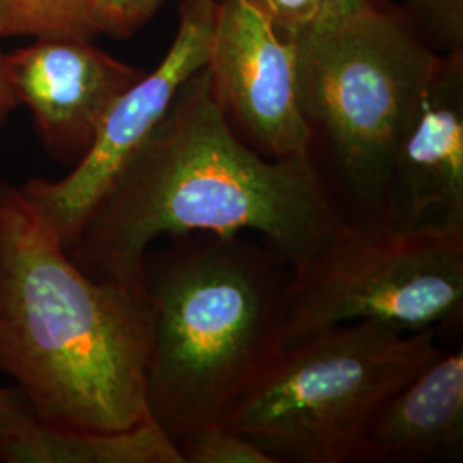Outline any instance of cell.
<instances>
[{
  "mask_svg": "<svg viewBox=\"0 0 463 463\" xmlns=\"http://www.w3.org/2000/svg\"><path fill=\"white\" fill-rule=\"evenodd\" d=\"M400 14L438 55L463 50V0H400Z\"/></svg>",
  "mask_w": 463,
  "mask_h": 463,
  "instance_id": "obj_14",
  "label": "cell"
},
{
  "mask_svg": "<svg viewBox=\"0 0 463 463\" xmlns=\"http://www.w3.org/2000/svg\"><path fill=\"white\" fill-rule=\"evenodd\" d=\"M5 67L17 103L33 116L43 148L71 166L91 148L118 97L145 74L84 38L33 40L7 53Z\"/></svg>",
  "mask_w": 463,
  "mask_h": 463,
  "instance_id": "obj_10",
  "label": "cell"
},
{
  "mask_svg": "<svg viewBox=\"0 0 463 463\" xmlns=\"http://www.w3.org/2000/svg\"><path fill=\"white\" fill-rule=\"evenodd\" d=\"M34 417L16 388L0 386V445L26 430Z\"/></svg>",
  "mask_w": 463,
  "mask_h": 463,
  "instance_id": "obj_18",
  "label": "cell"
},
{
  "mask_svg": "<svg viewBox=\"0 0 463 463\" xmlns=\"http://www.w3.org/2000/svg\"><path fill=\"white\" fill-rule=\"evenodd\" d=\"M340 222L311 156L273 160L250 148L218 107L203 67L66 250L95 280H141L143 260L162 237L249 232L298 268Z\"/></svg>",
  "mask_w": 463,
  "mask_h": 463,
  "instance_id": "obj_1",
  "label": "cell"
},
{
  "mask_svg": "<svg viewBox=\"0 0 463 463\" xmlns=\"http://www.w3.org/2000/svg\"><path fill=\"white\" fill-rule=\"evenodd\" d=\"M204 67L218 107L250 148L273 160L309 156L294 38L246 0H218Z\"/></svg>",
  "mask_w": 463,
  "mask_h": 463,
  "instance_id": "obj_8",
  "label": "cell"
},
{
  "mask_svg": "<svg viewBox=\"0 0 463 463\" xmlns=\"http://www.w3.org/2000/svg\"><path fill=\"white\" fill-rule=\"evenodd\" d=\"M325 4V16L345 13L352 9H363V7H386L395 5V0H323Z\"/></svg>",
  "mask_w": 463,
  "mask_h": 463,
  "instance_id": "obj_20",
  "label": "cell"
},
{
  "mask_svg": "<svg viewBox=\"0 0 463 463\" xmlns=\"http://www.w3.org/2000/svg\"><path fill=\"white\" fill-rule=\"evenodd\" d=\"M165 0H93L99 34L128 38L143 28Z\"/></svg>",
  "mask_w": 463,
  "mask_h": 463,
  "instance_id": "obj_16",
  "label": "cell"
},
{
  "mask_svg": "<svg viewBox=\"0 0 463 463\" xmlns=\"http://www.w3.org/2000/svg\"><path fill=\"white\" fill-rule=\"evenodd\" d=\"M384 223L463 232V50L439 55L400 134Z\"/></svg>",
  "mask_w": 463,
  "mask_h": 463,
  "instance_id": "obj_9",
  "label": "cell"
},
{
  "mask_svg": "<svg viewBox=\"0 0 463 463\" xmlns=\"http://www.w3.org/2000/svg\"><path fill=\"white\" fill-rule=\"evenodd\" d=\"M250 7L268 17L281 33L298 38L325 17L323 0H246Z\"/></svg>",
  "mask_w": 463,
  "mask_h": 463,
  "instance_id": "obj_17",
  "label": "cell"
},
{
  "mask_svg": "<svg viewBox=\"0 0 463 463\" xmlns=\"http://www.w3.org/2000/svg\"><path fill=\"white\" fill-rule=\"evenodd\" d=\"M216 2L183 0L177 33L162 62L118 97L91 148L64 179H30L19 185L64 248L74 241L118 172L165 116L183 84L206 64Z\"/></svg>",
  "mask_w": 463,
  "mask_h": 463,
  "instance_id": "obj_7",
  "label": "cell"
},
{
  "mask_svg": "<svg viewBox=\"0 0 463 463\" xmlns=\"http://www.w3.org/2000/svg\"><path fill=\"white\" fill-rule=\"evenodd\" d=\"M174 445L183 463H277L248 436L222 424L187 432Z\"/></svg>",
  "mask_w": 463,
  "mask_h": 463,
  "instance_id": "obj_15",
  "label": "cell"
},
{
  "mask_svg": "<svg viewBox=\"0 0 463 463\" xmlns=\"http://www.w3.org/2000/svg\"><path fill=\"white\" fill-rule=\"evenodd\" d=\"M463 457V352L441 350L388 398L365 438L364 463L458 462Z\"/></svg>",
  "mask_w": 463,
  "mask_h": 463,
  "instance_id": "obj_11",
  "label": "cell"
},
{
  "mask_svg": "<svg viewBox=\"0 0 463 463\" xmlns=\"http://www.w3.org/2000/svg\"><path fill=\"white\" fill-rule=\"evenodd\" d=\"M463 317V232H403L342 220L294 268L285 347L335 325L457 330Z\"/></svg>",
  "mask_w": 463,
  "mask_h": 463,
  "instance_id": "obj_6",
  "label": "cell"
},
{
  "mask_svg": "<svg viewBox=\"0 0 463 463\" xmlns=\"http://www.w3.org/2000/svg\"><path fill=\"white\" fill-rule=\"evenodd\" d=\"M19 107L16 97L13 93V88L9 83L7 67H5V53L0 49V129L4 128L5 120L11 116V112Z\"/></svg>",
  "mask_w": 463,
  "mask_h": 463,
  "instance_id": "obj_19",
  "label": "cell"
},
{
  "mask_svg": "<svg viewBox=\"0 0 463 463\" xmlns=\"http://www.w3.org/2000/svg\"><path fill=\"white\" fill-rule=\"evenodd\" d=\"M436 331L352 321L281 348L237 398L225 428L277 463H364L383 403L441 354Z\"/></svg>",
  "mask_w": 463,
  "mask_h": 463,
  "instance_id": "obj_5",
  "label": "cell"
},
{
  "mask_svg": "<svg viewBox=\"0 0 463 463\" xmlns=\"http://www.w3.org/2000/svg\"><path fill=\"white\" fill-rule=\"evenodd\" d=\"M294 40L316 170L342 220L384 223L398 139L439 55L395 5L321 17Z\"/></svg>",
  "mask_w": 463,
  "mask_h": 463,
  "instance_id": "obj_4",
  "label": "cell"
},
{
  "mask_svg": "<svg viewBox=\"0 0 463 463\" xmlns=\"http://www.w3.org/2000/svg\"><path fill=\"white\" fill-rule=\"evenodd\" d=\"M9 463H183L172 439L146 420L133 430H81L33 422L0 445Z\"/></svg>",
  "mask_w": 463,
  "mask_h": 463,
  "instance_id": "obj_12",
  "label": "cell"
},
{
  "mask_svg": "<svg viewBox=\"0 0 463 463\" xmlns=\"http://www.w3.org/2000/svg\"><path fill=\"white\" fill-rule=\"evenodd\" d=\"M292 275V263L249 232H193L146 252V411L172 443L223 424L285 347Z\"/></svg>",
  "mask_w": 463,
  "mask_h": 463,
  "instance_id": "obj_3",
  "label": "cell"
},
{
  "mask_svg": "<svg viewBox=\"0 0 463 463\" xmlns=\"http://www.w3.org/2000/svg\"><path fill=\"white\" fill-rule=\"evenodd\" d=\"M93 0H0V38L95 40Z\"/></svg>",
  "mask_w": 463,
  "mask_h": 463,
  "instance_id": "obj_13",
  "label": "cell"
},
{
  "mask_svg": "<svg viewBox=\"0 0 463 463\" xmlns=\"http://www.w3.org/2000/svg\"><path fill=\"white\" fill-rule=\"evenodd\" d=\"M151 313L143 280H95L24 198L0 179V373L34 419L62 430L149 420Z\"/></svg>",
  "mask_w": 463,
  "mask_h": 463,
  "instance_id": "obj_2",
  "label": "cell"
}]
</instances>
